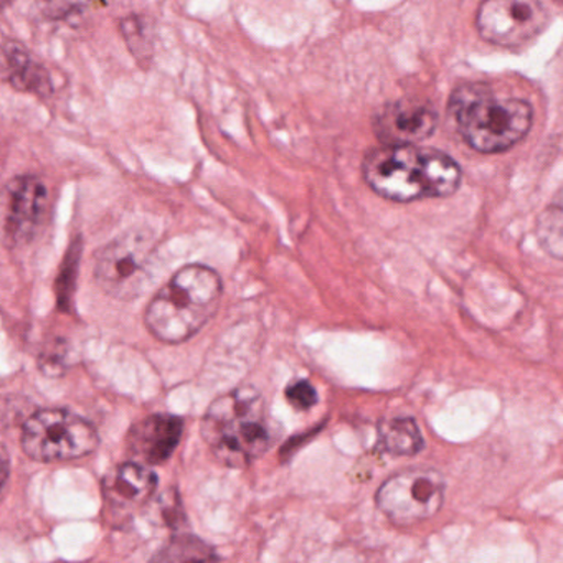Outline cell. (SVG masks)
I'll return each instance as SVG.
<instances>
[{"instance_id": "1", "label": "cell", "mask_w": 563, "mask_h": 563, "mask_svg": "<svg viewBox=\"0 0 563 563\" xmlns=\"http://www.w3.org/2000/svg\"><path fill=\"white\" fill-rule=\"evenodd\" d=\"M365 183L394 202L450 197L460 189L461 169L448 154L430 147L382 146L362 164Z\"/></svg>"}, {"instance_id": "2", "label": "cell", "mask_w": 563, "mask_h": 563, "mask_svg": "<svg viewBox=\"0 0 563 563\" xmlns=\"http://www.w3.org/2000/svg\"><path fill=\"white\" fill-rule=\"evenodd\" d=\"M202 437L220 463L246 467L275 446L279 431L265 398L253 388H236L210 405Z\"/></svg>"}, {"instance_id": "3", "label": "cell", "mask_w": 563, "mask_h": 563, "mask_svg": "<svg viewBox=\"0 0 563 563\" xmlns=\"http://www.w3.org/2000/svg\"><path fill=\"white\" fill-rule=\"evenodd\" d=\"M448 110L464 143L477 153H504L532 128L533 111L526 100L496 97L486 84L457 87Z\"/></svg>"}, {"instance_id": "4", "label": "cell", "mask_w": 563, "mask_h": 563, "mask_svg": "<svg viewBox=\"0 0 563 563\" xmlns=\"http://www.w3.org/2000/svg\"><path fill=\"white\" fill-rule=\"evenodd\" d=\"M222 279L216 269L189 265L154 296L144 322L154 338L179 344L196 335L216 314L222 298Z\"/></svg>"}, {"instance_id": "5", "label": "cell", "mask_w": 563, "mask_h": 563, "mask_svg": "<svg viewBox=\"0 0 563 563\" xmlns=\"http://www.w3.org/2000/svg\"><path fill=\"white\" fill-rule=\"evenodd\" d=\"M100 443L93 424L85 418L60 410L45 408L32 415L22 431V448L32 460L70 461L93 453Z\"/></svg>"}, {"instance_id": "6", "label": "cell", "mask_w": 563, "mask_h": 563, "mask_svg": "<svg viewBox=\"0 0 563 563\" xmlns=\"http://www.w3.org/2000/svg\"><path fill=\"white\" fill-rule=\"evenodd\" d=\"M154 245L144 233L118 236L98 252L95 278L104 292L118 299L140 296L153 275Z\"/></svg>"}, {"instance_id": "7", "label": "cell", "mask_w": 563, "mask_h": 563, "mask_svg": "<svg viewBox=\"0 0 563 563\" xmlns=\"http://www.w3.org/2000/svg\"><path fill=\"white\" fill-rule=\"evenodd\" d=\"M375 500L397 526L423 522L443 506L444 481L437 471L411 467L388 477Z\"/></svg>"}, {"instance_id": "8", "label": "cell", "mask_w": 563, "mask_h": 563, "mask_svg": "<svg viewBox=\"0 0 563 563\" xmlns=\"http://www.w3.org/2000/svg\"><path fill=\"white\" fill-rule=\"evenodd\" d=\"M549 21L540 0H483L476 25L489 44L519 47L542 34Z\"/></svg>"}, {"instance_id": "9", "label": "cell", "mask_w": 563, "mask_h": 563, "mask_svg": "<svg viewBox=\"0 0 563 563\" xmlns=\"http://www.w3.org/2000/svg\"><path fill=\"white\" fill-rule=\"evenodd\" d=\"M4 236L11 246L31 242L48 207V190L37 176H19L5 187Z\"/></svg>"}, {"instance_id": "10", "label": "cell", "mask_w": 563, "mask_h": 563, "mask_svg": "<svg viewBox=\"0 0 563 563\" xmlns=\"http://www.w3.org/2000/svg\"><path fill=\"white\" fill-rule=\"evenodd\" d=\"M157 487V476L140 463H123L104 476V517L108 522H128L137 510L146 506Z\"/></svg>"}, {"instance_id": "11", "label": "cell", "mask_w": 563, "mask_h": 563, "mask_svg": "<svg viewBox=\"0 0 563 563\" xmlns=\"http://www.w3.org/2000/svg\"><path fill=\"white\" fill-rule=\"evenodd\" d=\"M437 124L438 114L431 104L398 100L375 114L374 133L385 146H407L430 137Z\"/></svg>"}, {"instance_id": "12", "label": "cell", "mask_w": 563, "mask_h": 563, "mask_svg": "<svg viewBox=\"0 0 563 563\" xmlns=\"http://www.w3.org/2000/svg\"><path fill=\"white\" fill-rule=\"evenodd\" d=\"M184 421L173 415H153L137 421L128 434V450L137 460L159 464L169 460L183 438Z\"/></svg>"}, {"instance_id": "13", "label": "cell", "mask_w": 563, "mask_h": 563, "mask_svg": "<svg viewBox=\"0 0 563 563\" xmlns=\"http://www.w3.org/2000/svg\"><path fill=\"white\" fill-rule=\"evenodd\" d=\"M4 58V80L18 91L34 93L37 97H51L52 87L48 71L38 64L31 52L15 41H8L2 48Z\"/></svg>"}, {"instance_id": "14", "label": "cell", "mask_w": 563, "mask_h": 563, "mask_svg": "<svg viewBox=\"0 0 563 563\" xmlns=\"http://www.w3.org/2000/svg\"><path fill=\"white\" fill-rule=\"evenodd\" d=\"M378 443L395 456H413L423 448V438L413 418H394L378 428Z\"/></svg>"}, {"instance_id": "15", "label": "cell", "mask_w": 563, "mask_h": 563, "mask_svg": "<svg viewBox=\"0 0 563 563\" xmlns=\"http://www.w3.org/2000/svg\"><path fill=\"white\" fill-rule=\"evenodd\" d=\"M536 235L543 252L563 260V187L537 219Z\"/></svg>"}, {"instance_id": "16", "label": "cell", "mask_w": 563, "mask_h": 563, "mask_svg": "<svg viewBox=\"0 0 563 563\" xmlns=\"http://www.w3.org/2000/svg\"><path fill=\"white\" fill-rule=\"evenodd\" d=\"M121 34L126 41L131 54L136 57L137 64L146 67L153 58V29L147 24V19L141 15H130L121 21Z\"/></svg>"}, {"instance_id": "17", "label": "cell", "mask_w": 563, "mask_h": 563, "mask_svg": "<svg viewBox=\"0 0 563 563\" xmlns=\"http://www.w3.org/2000/svg\"><path fill=\"white\" fill-rule=\"evenodd\" d=\"M286 398L298 410H309L318 401V391L308 380H295L286 388Z\"/></svg>"}, {"instance_id": "18", "label": "cell", "mask_w": 563, "mask_h": 563, "mask_svg": "<svg viewBox=\"0 0 563 563\" xmlns=\"http://www.w3.org/2000/svg\"><path fill=\"white\" fill-rule=\"evenodd\" d=\"M41 5L48 19H65L80 11L84 0H42Z\"/></svg>"}, {"instance_id": "19", "label": "cell", "mask_w": 563, "mask_h": 563, "mask_svg": "<svg viewBox=\"0 0 563 563\" xmlns=\"http://www.w3.org/2000/svg\"><path fill=\"white\" fill-rule=\"evenodd\" d=\"M555 2H559V4H563V0H555Z\"/></svg>"}]
</instances>
